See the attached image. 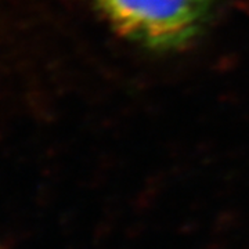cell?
I'll return each instance as SVG.
<instances>
[{"mask_svg":"<svg viewBox=\"0 0 249 249\" xmlns=\"http://www.w3.org/2000/svg\"><path fill=\"white\" fill-rule=\"evenodd\" d=\"M127 42L157 53L184 50L202 35L220 0H86Z\"/></svg>","mask_w":249,"mask_h":249,"instance_id":"cell-1","label":"cell"}]
</instances>
